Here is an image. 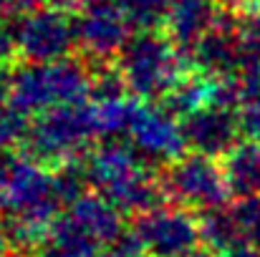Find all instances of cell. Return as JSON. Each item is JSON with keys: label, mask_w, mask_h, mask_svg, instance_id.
<instances>
[{"label": "cell", "mask_w": 260, "mask_h": 257, "mask_svg": "<svg viewBox=\"0 0 260 257\" xmlns=\"http://www.w3.org/2000/svg\"><path fill=\"white\" fill-rule=\"evenodd\" d=\"M258 257H260V255H258Z\"/></svg>", "instance_id": "f546056e"}, {"label": "cell", "mask_w": 260, "mask_h": 257, "mask_svg": "<svg viewBox=\"0 0 260 257\" xmlns=\"http://www.w3.org/2000/svg\"><path fill=\"white\" fill-rule=\"evenodd\" d=\"M76 35L96 56H109L126 41V25L111 10H93L76 28Z\"/></svg>", "instance_id": "7c38bea8"}, {"label": "cell", "mask_w": 260, "mask_h": 257, "mask_svg": "<svg viewBox=\"0 0 260 257\" xmlns=\"http://www.w3.org/2000/svg\"><path fill=\"white\" fill-rule=\"evenodd\" d=\"M93 134H99L96 108L74 101L43 111L28 129L25 149L36 162L69 164L86 149Z\"/></svg>", "instance_id": "6da1fadb"}, {"label": "cell", "mask_w": 260, "mask_h": 257, "mask_svg": "<svg viewBox=\"0 0 260 257\" xmlns=\"http://www.w3.org/2000/svg\"><path fill=\"white\" fill-rule=\"evenodd\" d=\"M137 108H139V103H137V101H126V96L119 98V101L99 103V108H96L99 134H106V136L129 134L132 121H134V116H137Z\"/></svg>", "instance_id": "ac0fdd59"}, {"label": "cell", "mask_w": 260, "mask_h": 257, "mask_svg": "<svg viewBox=\"0 0 260 257\" xmlns=\"http://www.w3.org/2000/svg\"><path fill=\"white\" fill-rule=\"evenodd\" d=\"M86 184H91V181H88L86 167H79L76 162L63 164V167L58 169V174L53 176V187H56L58 202H61V204H69V207L84 197Z\"/></svg>", "instance_id": "d6986e66"}, {"label": "cell", "mask_w": 260, "mask_h": 257, "mask_svg": "<svg viewBox=\"0 0 260 257\" xmlns=\"http://www.w3.org/2000/svg\"><path fill=\"white\" fill-rule=\"evenodd\" d=\"M240 119L233 108L222 106H202L187 116H182V136L184 146L194 154L205 157H228L238 146L240 136Z\"/></svg>", "instance_id": "8992f818"}, {"label": "cell", "mask_w": 260, "mask_h": 257, "mask_svg": "<svg viewBox=\"0 0 260 257\" xmlns=\"http://www.w3.org/2000/svg\"><path fill=\"white\" fill-rule=\"evenodd\" d=\"M225 176L230 192L238 197H258L260 194V144L248 141L238 144L225 157Z\"/></svg>", "instance_id": "4fadbf2b"}, {"label": "cell", "mask_w": 260, "mask_h": 257, "mask_svg": "<svg viewBox=\"0 0 260 257\" xmlns=\"http://www.w3.org/2000/svg\"><path fill=\"white\" fill-rule=\"evenodd\" d=\"M74 30L58 15H38L25 20L15 33V46L23 51L28 63L61 61L71 48Z\"/></svg>", "instance_id": "9c48e42d"}, {"label": "cell", "mask_w": 260, "mask_h": 257, "mask_svg": "<svg viewBox=\"0 0 260 257\" xmlns=\"http://www.w3.org/2000/svg\"><path fill=\"white\" fill-rule=\"evenodd\" d=\"M238 119H240V131H243L250 141L260 144V101L258 103H245V106H240Z\"/></svg>", "instance_id": "484cf974"}, {"label": "cell", "mask_w": 260, "mask_h": 257, "mask_svg": "<svg viewBox=\"0 0 260 257\" xmlns=\"http://www.w3.org/2000/svg\"><path fill=\"white\" fill-rule=\"evenodd\" d=\"M28 129H30V124H28L25 111H20L15 106L0 108V149L18 144V141H25Z\"/></svg>", "instance_id": "7402d4cb"}, {"label": "cell", "mask_w": 260, "mask_h": 257, "mask_svg": "<svg viewBox=\"0 0 260 257\" xmlns=\"http://www.w3.org/2000/svg\"><path fill=\"white\" fill-rule=\"evenodd\" d=\"M210 23V10L202 0H182L172 13V35L179 43H197Z\"/></svg>", "instance_id": "e0dca14e"}, {"label": "cell", "mask_w": 260, "mask_h": 257, "mask_svg": "<svg viewBox=\"0 0 260 257\" xmlns=\"http://www.w3.org/2000/svg\"><path fill=\"white\" fill-rule=\"evenodd\" d=\"M101 242L79 230L69 217L56 222L43 240V255L41 257H99Z\"/></svg>", "instance_id": "5bb4252c"}, {"label": "cell", "mask_w": 260, "mask_h": 257, "mask_svg": "<svg viewBox=\"0 0 260 257\" xmlns=\"http://www.w3.org/2000/svg\"><path fill=\"white\" fill-rule=\"evenodd\" d=\"M240 41L233 33L212 30L194 43V66L212 76H233L240 66Z\"/></svg>", "instance_id": "8fae6325"}, {"label": "cell", "mask_w": 260, "mask_h": 257, "mask_svg": "<svg viewBox=\"0 0 260 257\" xmlns=\"http://www.w3.org/2000/svg\"><path fill=\"white\" fill-rule=\"evenodd\" d=\"M79 230H84L93 240H99L101 245H109L121 230V214L119 207L111 204L106 197H81L79 202H74L69 207L66 214Z\"/></svg>", "instance_id": "30bf717a"}, {"label": "cell", "mask_w": 260, "mask_h": 257, "mask_svg": "<svg viewBox=\"0 0 260 257\" xmlns=\"http://www.w3.org/2000/svg\"><path fill=\"white\" fill-rule=\"evenodd\" d=\"M119 61L129 91L147 101L165 96L184 74V66L174 56L170 43L157 35H142L132 41Z\"/></svg>", "instance_id": "3957f363"}, {"label": "cell", "mask_w": 260, "mask_h": 257, "mask_svg": "<svg viewBox=\"0 0 260 257\" xmlns=\"http://www.w3.org/2000/svg\"><path fill=\"white\" fill-rule=\"evenodd\" d=\"M129 91L126 79L121 74V68H101L93 79H91V96L99 103H109V101H119L124 98Z\"/></svg>", "instance_id": "44dd1931"}, {"label": "cell", "mask_w": 260, "mask_h": 257, "mask_svg": "<svg viewBox=\"0 0 260 257\" xmlns=\"http://www.w3.org/2000/svg\"><path fill=\"white\" fill-rule=\"evenodd\" d=\"M10 88H13V76L3 68V63H0V108H3V103L10 98Z\"/></svg>", "instance_id": "4316f807"}, {"label": "cell", "mask_w": 260, "mask_h": 257, "mask_svg": "<svg viewBox=\"0 0 260 257\" xmlns=\"http://www.w3.org/2000/svg\"><path fill=\"white\" fill-rule=\"evenodd\" d=\"M233 214L240 232V242L248 247H260V194L240 197V202L233 207Z\"/></svg>", "instance_id": "ffe728a7"}, {"label": "cell", "mask_w": 260, "mask_h": 257, "mask_svg": "<svg viewBox=\"0 0 260 257\" xmlns=\"http://www.w3.org/2000/svg\"><path fill=\"white\" fill-rule=\"evenodd\" d=\"M197 227H200V240L220 255L235 245H243L238 225H235V214L228 207H212V209L200 212Z\"/></svg>", "instance_id": "9a60e30c"}, {"label": "cell", "mask_w": 260, "mask_h": 257, "mask_svg": "<svg viewBox=\"0 0 260 257\" xmlns=\"http://www.w3.org/2000/svg\"><path fill=\"white\" fill-rule=\"evenodd\" d=\"M182 257H210L207 252H200V250H192V252H187V255H182Z\"/></svg>", "instance_id": "f1b7e54d"}, {"label": "cell", "mask_w": 260, "mask_h": 257, "mask_svg": "<svg viewBox=\"0 0 260 257\" xmlns=\"http://www.w3.org/2000/svg\"><path fill=\"white\" fill-rule=\"evenodd\" d=\"M126 13L134 23L152 25L165 15V0H126Z\"/></svg>", "instance_id": "cb8c5ba5"}, {"label": "cell", "mask_w": 260, "mask_h": 257, "mask_svg": "<svg viewBox=\"0 0 260 257\" xmlns=\"http://www.w3.org/2000/svg\"><path fill=\"white\" fill-rule=\"evenodd\" d=\"M149 257H182L194 250L200 240L197 222L179 207H154L134 225Z\"/></svg>", "instance_id": "5b68a950"}, {"label": "cell", "mask_w": 260, "mask_h": 257, "mask_svg": "<svg viewBox=\"0 0 260 257\" xmlns=\"http://www.w3.org/2000/svg\"><path fill=\"white\" fill-rule=\"evenodd\" d=\"M88 93H91V79L81 63L63 58L51 63H28L13 76L10 106L33 114L84 101Z\"/></svg>", "instance_id": "7a4b0ae2"}, {"label": "cell", "mask_w": 260, "mask_h": 257, "mask_svg": "<svg viewBox=\"0 0 260 257\" xmlns=\"http://www.w3.org/2000/svg\"><path fill=\"white\" fill-rule=\"evenodd\" d=\"M147 250L139 240V235L132 232H119L109 245H104V257H144Z\"/></svg>", "instance_id": "603a6c76"}, {"label": "cell", "mask_w": 260, "mask_h": 257, "mask_svg": "<svg viewBox=\"0 0 260 257\" xmlns=\"http://www.w3.org/2000/svg\"><path fill=\"white\" fill-rule=\"evenodd\" d=\"M8 242H10V232L5 225H0V257H8Z\"/></svg>", "instance_id": "83f0119b"}, {"label": "cell", "mask_w": 260, "mask_h": 257, "mask_svg": "<svg viewBox=\"0 0 260 257\" xmlns=\"http://www.w3.org/2000/svg\"><path fill=\"white\" fill-rule=\"evenodd\" d=\"M139 152L126 141H106L99 146L86 162L88 181L109 199L114 202L129 184H134L147 169L139 164Z\"/></svg>", "instance_id": "ba28073f"}, {"label": "cell", "mask_w": 260, "mask_h": 257, "mask_svg": "<svg viewBox=\"0 0 260 257\" xmlns=\"http://www.w3.org/2000/svg\"><path fill=\"white\" fill-rule=\"evenodd\" d=\"M238 41H240V48H243V56H240V58L260 61V18H250V20L240 28Z\"/></svg>", "instance_id": "d4e9b609"}, {"label": "cell", "mask_w": 260, "mask_h": 257, "mask_svg": "<svg viewBox=\"0 0 260 257\" xmlns=\"http://www.w3.org/2000/svg\"><path fill=\"white\" fill-rule=\"evenodd\" d=\"M129 136H132V146L139 152L142 159L159 162V164H165V162L170 164L172 159L182 154V146H184L182 126L174 124L170 111L144 106V103H139V108H137Z\"/></svg>", "instance_id": "52a82bcc"}, {"label": "cell", "mask_w": 260, "mask_h": 257, "mask_svg": "<svg viewBox=\"0 0 260 257\" xmlns=\"http://www.w3.org/2000/svg\"><path fill=\"white\" fill-rule=\"evenodd\" d=\"M212 79H179L177 84L162 96L165 98V108L177 116H187L197 108H202L205 103L212 101Z\"/></svg>", "instance_id": "2e32d148"}, {"label": "cell", "mask_w": 260, "mask_h": 257, "mask_svg": "<svg viewBox=\"0 0 260 257\" xmlns=\"http://www.w3.org/2000/svg\"><path fill=\"white\" fill-rule=\"evenodd\" d=\"M165 194L182 207H194L200 212L212 207H225L230 192L225 167L215 164V157L192 154L170 162L162 174Z\"/></svg>", "instance_id": "277c9868"}]
</instances>
